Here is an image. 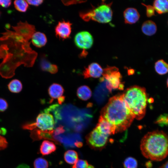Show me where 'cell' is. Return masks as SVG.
<instances>
[{"instance_id": "23", "label": "cell", "mask_w": 168, "mask_h": 168, "mask_svg": "<svg viewBox=\"0 0 168 168\" xmlns=\"http://www.w3.org/2000/svg\"><path fill=\"white\" fill-rule=\"evenodd\" d=\"M155 70L159 74L165 75L168 72V63L163 59L158 60L155 63Z\"/></svg>"}, {"instance_id": "19", "label": "cell", "mask_w": 168, "mask_h": 168, "mask_svg": "<svg viewBox=\"0 0 168 168\" xmlns=\"http://www.w3.org/2000/svg\"><path fill=\"white\" fill-rule=\"evenodd\" d=\"M31 42L35 46L40 48L45 45L47 42V39L44 34L37 32L33 34L31 37Z\"/></svg>"}, {"instance_id": "6", "label": "cell", "mask_w": 168, "mask_h": 168, "mask_svg": "<svg viewBox=\"0 0 168 168\" xmlns=\"http://www.w3.org/2000/svg\"><path fill=\"white\" fill-rule=\"evenodd\" d=\"M55 122L53 115L44 110L38 115L35 122L26 124L22 127L24 129L32 131L36 129L42 131L51 132L54 130Z\"/></svg>"}, {"instance_id": "17", "label": "cell", "mask_w": 168, "mask_h": 168, "mask_svg": "<svg viewBox=\"0 0 168 168\" xmlns=\"http://www.w3.org/2000/svg\"><path fill=\"white\" fill-rule=\"evenodd\" d=\"M56 149V147L54 142L48 140H44L40 146V151L43 155L45 156L54 152Z\"/></svg>"}, {"instance_id": "14", "label": "cell", "mask_w": 168, "mask_h": 168, "mask_svg": "<svg viewBox=\"0 0 168 168\" xmlns=\"http://www.w3.org/2000/svg\"><path fill=\"white\" fill-rule=\"evenodd\" d=\"M124 16L125 23L132 24L136 23L139 20L140 15L136 9L129 7L124 11Z\"/></svg>"}, {"instance_id": "24", "label": "cell", "mask_w": 168, "mask_h": 168, "mask_svg": "<svg viewBox=\"0 0 168 168\" xmlns=\"http://www.w3.org/2000/svg\"><path fill=\"white\" fill-rule=\"evenodd\" d=\"M78 156L76 151L69 150L66 151L64 155L65 161L69 164H74L78 160Z\"/></svg>"}, {"instance_id": "38", "label": "cell", "mask_w": 168, "mask_h": 168, "mask_svg": "<svg viewBox=\"0 0 168 168\" xmlns=\"http://www.w3.org/2000/svg\"><path fill=\"white\" fill-rule=\"evenodd\" d=\"M65 96H63L59 98L58 99V103L60 104L61 105L62 103L64 102L65 100Z\"/></svg>"}, {"instance_id": "40", "label": "cell", "mask_w": 168, "mask_h": 168, "mask_svg": "<svg viewBox=\"0 0 168 168\" xmlns=\"http://www.w3.org/2000/svg\"><path fill=\"white\" fill-rule=\"evenodd\" d=\"M75 145L78 147H80L82 146V143L81 142H78L75 143Z\"/></svg>"}, {"instance_id": "12", "label": "cell", "mask_w": 168, "mask_h": 168, "mask_svg": "<svg viewBox=\"0 0 168 168\" xmlns=\"http://www.w3.org/2000/svg\"><path fill=\"white\" fill-rule=\"evenodd\" d=\"M103 69L96 63H93L85 68L82 75L85 78L89 77L98 78L102 75Z\"/></svg>"}, {"instance_id": "32", "label": "cell", "mask_w": 168, "mask_h": 168, "mask_svg": "<svg viewBox=\"0 0 168 168\" xmlns=\"http://www.w3.org/2000/svg\"><path fill=\"white\" fill-rule=\"evenodd\" d=\"M8 104L4 99L0 98V112L5 111L8 108Z\"/></svg>"}, {"instance_id": "11", "label": "cell", "mask_w": 168, "mask_h": 168, "mask_svg": "<svg viewBox=\"0 0 168 168\" xmlns=\"http://www.w3.org/2000/svg\"><path fill=\"white\" fill-rule=\"evenodd\" d=\"M72 24L64 21L59 22L55 28L57 36L64 40L69 37L71 32Z\"/></svg>"}, {"instance_id": "22", "label": "cell", "mask_w": 168, "mask_h": 168, "mask_svg": "<svg viewBox=\"0 0 168 168\" xmlns=\"http://www.w3.org/2000/svg\"><path fill=\"white\" fill-rule=\"evenodd\" d=\"M77 95L78 97L80 100H86L91 97L92 92L88 86L86 85H83L77 88Z\"/></svg>"}, {"instance_id": "7", "label": "cell", "mask_w": 168, "mask_h": 168, "mask_svg": "<svg viewBox=\"0 0 168 168\" xmlns=\"http://www.w3.org/2000/svg\"><path fill=\"white\" fill-rule=\"evenodd\" d=\"M103 77L100 79L105 82L106 89L109 92L113 90H123L124 85L121 82V75L118 68L115 67H108L103 69Z\"/></svg>"}, {"instance_id": "16", "label": "cell", "mask_w": 168, "mask_h": 168, "mask_svg": "<svg viewBox=\"0 0 168 168\" xmlns=\"http://www.w3.org/2000/svg\"><path fill=\"white\" fill-rule=\"evenodd\" d=\"M142 32L145 35L151 36L155 34L157 30L156 24L151 20H147L144 22L142 26Z\"/></svg>"}, {"instance_id": "35", "label": "cell", "mask_w": 168, "mask_h": 168, "mask_svg": "<svg viewBox=\"0 0 168 168\" xmlns=\"http://www.w3.org/2000/svg\"><path fill=\"white\" fill-rule=\"evenodd\" d=\"M12 3V1L10 0H0V5L4 8L9 7Z\"/></svg>"}, {"instance_id": "31", "label": "cell", "mask_w": 168, "mask_h": 168, "mask_svg": "<svg viewBox=\"0 0 168 168\" xmlns=\"http://www.w3.org/2000/svg\"><path fill=\"white\" fill-rule=\"evenodd\" d=\"M142 4L146 7V13L147 17H150L155 16V10L153 6L151 5H147L143 3Z\"/></svg>"}, {"instance_id": "21", "label": "cell", "mask_w": 168, "mask_h": 168, "mask_svg": "<svg viewBox=\"0 0 168 168\" xmlns=\"http://www.w3.org/2000/svg\"><path fill=\"white\" fill-rule=\"evenodd\" d=\"M153 7L159 14L168 13V0H156L153 1Z\"/></svg>"}, {"instance_id": "29", "label": "cell", "mask_w": 168, "mask_h": 168, "mask_svg": "<svg viewBox=\"0 0 168 168\" xmlns=\"http://www.w3.org/2000/svg\"><path fill=\"white\" fill-rule=\"evenodd\" d=\"M89 165L86 161L79 159L73 165L72 168H88Z\"/></svg>"}, {"instance_id": "39", "label": "cell", "mask_w": 168, "mask_h": 168, "mask_svg": "<svg viewBox=\"0 0 168 168\" xmlns=\"http://www.w3.org/2000/svg\"><path fill=\"white\" fill-rule=\"evenodd\" d=\"M159 168H168V161L160 166Z\"/></svg>"}, {"instance_id": "9", "label": "cell", "mask_w": 168, "mask_h": 168, "mask_svg": "<svg viewBox=\"0 0 168 168\" xmlns=\"http://www.w3.org/2000/svg\"><path fill=\"white\" fill-rule=\"evenodd\" d=\"M74 42L77 47L85 50L91 47L93 43V39L90 33L87 31H82L76 35Z\"/></svg>"}, {"instance_id": "1", "label": "cell", "mask_w": 168, "mask_h": 168, "mask_svg": "<svg viewBox=\"0 0 168 168\" xmlns=\"http://www.w3.org/2000/svg\"><path fill=\"white\" fill-rule=\"evenodd\" d=\"M0 37V75L6 79L15 75V70L22 64L27 67L33 65L37 56L30 43L15 31L6 29Z\"/></svg>"}, {"instance_id": "8", "label": "cell", "mask_w": 168, "mask_h": 168, "mask_svg": "<svg viewBox=\"0 0 168 168\" xmlns=\"http://www.w3.org/2000/svg\"><path fill=\"white\" fill-rule=\"evenodd\" d=\"M109 136L95 128L87 135L86 142L93 148H101L104 147L107 143Z\"/></svg>"}, {"instance_id": "18", "label": "cell", "mask_w": 168, "mask_h": 168, "mask_svg": "<svg viewBox=\"0 0 168 168\" xmlns=\"http://www.w3.org/2000/svg\"><path fill=\"white\" fill-rule=\"evenodd\" d=\"M40 67L42 71L49 72L51 74H55L58 71L57 66L50 63L44 56H42L40 59Z\"/></svg>"}, {"instance_id": "15", "label": "cell", "mask_w": 168, "mask_h": 168, "mask_svg": "<svg viewBox=\"0 0 168 168\" xmlns=\"http://www.w3.org/2000/svg\"><path fill=\"white\" fill-rule=\"evenodd\" d=\"M48 93L51 99L50 103L53 102L54 100L58 99L63 96L64 89L63 86L59 84L54 83L49 87Z\"/></svg>"}, {"instance_id": "30", "label": "cell", "mask_w": 168, "mask_h": 168, "mask_svg": "<svg viewBox=\"0 0 168 168\" xmlns=\"http://www.w3.org/2000/svg\"><path fill=\"white\" fill-rule=\"evenodd\" d=\"M156 123L161 125H168V115H160L157 119Z\"/></svg>"}, {"instance_id": "37", "label": "cell", "mask_w": 168, "mask_h": 168, "mask_svg": "<svg viewBox=\"0 0 168 168\" xmlns=\"http://www.w3.org/2000/svg\"><path fill=\"white\" fill-rule=\"evenodd\" d=\"M65 131V129L63 126L60 125L57 127L54 131V132L55 135H57L63 133Z\"/></svg>"}, {"instance_id": "33", "label": "cell", "mask_w": 168, "mask_h": 168, "mask_svg": "<svg viewBox=\"0 0 168 168\" xmlns=\"http://www.w3.org/2000/svg\"><path fill=\"white\" fill-rule=\"evenodd\" d=\"M7 144L6 139L0 134V150L5 149L7 147Z\"/></svg>"}, {"instance_id": "36", "label": "cell", "mask_w": 168, "mask_h": 168, "mask_svg": "<svg viewBox=\"0 0 168 168\" xmlns=\"http://www.w3.org/2000/svg\"><path fill=\"white\" fill-rule=\"evenodd\" d=\"M30 5L34 6H38L39 5L41 4L43 2V0H26V1Z\"/></svg>"}, {"instance_id": "4", "label": "cell", "mask_w": 168, "mask_h": 168, "mask_svg": "<svg viewBox=\"0 0 168 168\" xmlns=\"http://www.w3.org/2000/svg\"><path fill=\"white\" fill-rule=\"evenodd\" d=\"M122 96L134 118L138 120L142 119L146 113L148 100L145 89L134 86L126 89Z\"/></svg>"}, {"instance_id": "42", "label": "cell", "mask_w": 168, "mask_h": 168, "mask_svg": "<svg viewBox=\"0 0 168 168\" xmlns=\"http://www.w3.org/2000/svg\"></svg>"}, {"instance_id": "28", "label": "cell", "mask_w": 168, "mask_h": 168, "mask_svg": "<svg viewBox=\"0 0 168 168\" xmlns=\"http://www.w3.org/2000/svg\"><path fill=\"white\" fill-rule=\"evenodd\" d=\"M124 168H137L138 162L134 158L129 157L124 160Z\"/></svg>"}, {"instance_id": "41", "label": "cell", "mask_w": 168, "mask_h": 168, "mask_svg": "<svg viewBox=\"0 0 168 168\" xmlns=\"http://www.w3.org/2000/svg\"><path fill=\"white\" fill-rule=\"evenodd\" d=\"M167 87H168V78L167 79Z\"/></svg>"}, {"instance_id": "27", "label": "cell", "mask_w": 168, "mask_h": 168, "mask_svg": "<svg viewBox=\"0 0 168 168\" xmlns=\"http://www.w3.org/2000/svg\"><path fill=\"white\" fill-rule=\"evenodd\" d=\"M34 166V168H48L49 163L44 158L39 157L35 160Z\"/></svg>"}, {"instance_id": "34", "label": "cell", "mask_w": 168, "mask_h": 168, "mask_svg": "<svg viewBox=\"0 0 168 168\" xmlns=\"http://www.w3.org/2000/svg\"><path fill=\"white\" fill-rule=\"evenodd\" d=\"M85 1L82 0H63L62 2L65 5L68 6L85 2Z\"/></svg>"}, {"instance_id": "20", "label": "cell", "mask_w": 168, "mask_h": 168, "mask_svg": "<svg viewBox=\"0 0 168 168\" xmlns=\"http://www.w3.org/2000/svg\"><path fill=\"white\" fill-rule=\"evenodd\" d=\"M54 131L51 132H44L38 129H34L31 132L30 137L35 140L43 139H52L53 140L52 135Z\"/></svg>"}, {"instance_id": "26", "label": "cell", "mask_w": 168, "mask_h": 168, "mask_svg": "<svg viewBox=\"0 0 168 168\" xmlns=\"http://www.w3.org/2000/svg\"><path fill=\"white\" fill-rule=\"evenodd\" d=\"M14 6L16 9L21 12H25L28 8V4L26 1L16 0L14 2Z\"/></svg>"}, {"instance_id": "5", "label": "cell", "mask_w": 168, "mask_h": 168, "mask_svg": "<svg viewBox=\"0 0 168 168\" xmlns=\"http://www.w3.org/2000/svg\"><path fill=\"white\" fill-rule=\"evenodd\" d=\"M111 3H102L97 7L85 12L80 13V16L86 21H94L102 23H107L112 20L113 12Z\"/></svg>"}, {"instance_id": "25", "label": "cell", "mask_w": 168, "mask_h": 168, "mask_svg": "<svg viewBox=\"0 0 168 168\" xmlns=\"http://www.w3.org/2000/svg\"><path fill=\"white\" fill-rule=\"evenodd\" d=\"M9 91L13 93H18L22 89L21 82L18 79H14L11 81L7 85Z\"/></svg>"}, {"instance_id": "13", "label": "cell", "mask_w": 168, "mask_h": 168, "mask_svg": "<svg viewBox=\"0 0 168 168\" xmlns=\"http://www.w3.org/2000/svg\"><path fill=\"white\" fill-rule=\"evenodd\" d=\"M96 128L102 133L109 136L115 133V127L101 116Z\"/></svg>"}, {"instance_id": "10", "label": "cell", "mask_w": 168, "mask_h": 168, "mask_svg": "<svg viewBox=\"0 0 168 168\" xmlns=\"http://www.w3.org/2000/svg\"><path fill=\"white\" fill-rule=\"evenodd\" d=\"M12 27L15 32L28 41L31 38L35 32V26L27 22H23L20 21L16 26Z\"/></svg>"}, {"instance_id": "43", "label": "cell", "mask_w": 168, "mask_h": 168, "mask_svg": "<svg viewBox=\"0 0 168 168\" xmlns=\"http://www.w3.org/2000/svg\"></svg>"}, {"instance_id": "3", "label": "cell", "mask_w": 168, "mask_h": 168, "mask_svg": "<svg viewBox=\"0 0 168 168\" xmlns=\"http://www.w3.org/2000/svg\"><path fill=\"white\" fill-rule=\"evenodd\" d=\"M140 147L146 158L155 161L162 160L168 155V135L161 130L148 132L142 138Z\"/></svg>"}, {"instance_id": "2", "label": "cell", "mask_w": 168, "mask_h": 168, "mask_svg": "<svg viewBox=\"0 0 168 168\" xmlns=\"http://www.w3.org/2000/svg\"><path fill=\"white\" fill-rule=\"evenodd\" d=\"M100 114L101 116L115 127V133L127 129L134 118L122 94L111 98L102 109Z\"/></svg>"}]
</instances>
